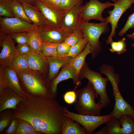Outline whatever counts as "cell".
<instances>
[{
	"instance_id": "2e32d148",
	"label": "cell",
	"mask_w": 134,
	"mask_h": 134,
	"mask_svg": "<svg viewBox=\"0 0 134 134\" xmlns=\"http://www.w3.org/2000/svg\"><path fill=\"white\" fill-rule=\"evenodd\" d=\"M0 73L7 86L22 98H28L21 88L16 72L8 66L0 67Z\"/></svg>"
},
{
	"instance_id": "ee69618b",
	"label": "cell",
	"mask_w": 134,
	"mask_h": 134,
	"mask_svg": "<svg viewBox=\"0 0 134 134\" xmlns=\"http://www.w3.org/2000/svg\"><path fill=\"white\" fill-rule=\"evenodd\" d=\"M95 134H106L104 127L103 128L99 131L95 133Z\"/></svg>"
},
{
	"instance_id": "83f0119b",
	"label": "cell",
	"mask_w": 134,
	"mask_h": 134,
	"mask_svg": "<svg viewBox=\"0 0 134 134\" xmlns=\"http://www.w3.org/2000/svg\"><path fill=\"white\" fill-rule=\"evenodd\" d=\"M58 44L43 41L41 49V54L46 57L58 56L57 50Z\"/></svg>"
},
{
	"instance_id": "6da1fadb",
	"label": "cell",
	"mask_w": 134,
	"mask_h": 134,
	"mask_svg": "<svg viewBox=\"0 0 134 134\" xmlns=\"http://www.w3.org/2000/svg\"><path fill=\"white\" fill-rule=\"evenodd\" d=\"M13 118L26 120L45 134H61L64 107L56 99L28 97L12 109Z\"/></svg>"
},
{
	"instance_id": "4316f807",
	"label": "cell",
	"mask_w": 134,
	"mask_h": 134,
	"mask_svg": "<svg viewBox=\"0 0 134 134\" xmlns=\"http://www.w3.org/2000/svg\"><path fill=\"white\" fill-rule=\"evenodd\" d=\"M106 123V134H123L118 119L112 117Z\"/></svg>"
},
{
	"instance_id": "e575fe53",
	"label": "cell",
	"mask_w": 134,
	"mask_h": 134,
	"mask_svg": "<svg viewBox=\"0 0 134 134\" xmlns=\"http://www.w3.org/2000/svg\"><path fill=\"white\" fill-rule=\"evenodd\" d=\"M83 38V32H74L67 37L64 41L68 45L72 46Z\"/></svg>"
},
{
	"instance_id": "681fc988",
	"label": "cell",
	"mask_w": 134,
	"mask_h": 134,
	"mask_svg": "<svg viewBox=\"0 0 134 134\" xmlns=\"http://www.w3.org/2000/svg\"><path fill=\"white\" fill-rule=\"evenodd\" d=\"M44 0V1H46L47 2H48V3H50V2H49V0Z\"/></svg>"
},
{
	"instance_id": "ac0fdd59",
	"label": "cell",
	"mask_w": 134,
	"mask_h": 134,
	"mask_svg": "<svg viewBox=\"0 0 134 134\" xmlns=\"http://www.w3.org/2000/svg\"><path fill=\"white\" fill-rule=\"evenodd\" d=\"M49 67L48 80L50 83L56 77L60 68L69 64L72 58L67 56H59L46 57Z\"/></svg>"
},
{
	"instance_id": "cb8c5ba5",
	"label": "cell",
	"mask_w": 134,
	"mask_h": 134,
	"mask_svg": "<svg viewBox=\"0 0 134 134\" xmlns=\"http://www.w3.org/2000/svg\"><path fill=\"white\" fill-rule=\"evenodd\" d=\"M123 134H134V119L131 115L124 114L118 119Z\"/></svg>"
},
{
	"instance_id": "f5cc1de1",
	"label": "cell",
	"mask_w": 134,
	"mask_h": 134,
	"mask_svg": "<svg viewBox=\"0 0 134 134\" xmlns=\"http://www.w3.org/2000/svg\"><path fill=\"white\" fill-rule=\"evenodd\" d=\"M18 0V1H20V0ZM20 2H21V1H20Z\"/></svg>"
},
{
	"instance_id": "7c38bea8",
	"label": "cell",
	"mask_w": 134,
	"mask_h": 134,
	"mask_svg": "<svg viewBox=\"0 0 134 134\" xmlns=\"http://www.w3.org/2000/svg\"><path fill=\"white\" fill-rule=\"evenodd\" d=\"M0 30L7 34L22 32L30 31L37 26L16 17H0Z\"/></svg>"
},
{
	"instance_id": "9c48e42d",
	"label": "cell",
	"mask_w": 134,
	"mask_h": 134,
	"mask_svg": "<svg viewBox=\"0 0 134 134\" xmlns=\"http://www.w3.org/2000/svg\"><path fill=\"white\" fill-rule=\"evenodd\" d=\"M133 3H134V0H117L113 3L114 7L113 10L107 11L109 16L104 18L106 22L111 24V30L106 41V44H109L113 40V37L115 36L116 30L120 18L126 11L131 7Z\"/></svg>"
},
{
	"instance_id": "9a60e30c",
	"label": "cell",
	"mask_w": 134,
	"mask_h": 134,
	"mask_svg": "<svg viewBox=\"0 0 134 134\" xmlns=\"http://www.w3.org/2000/svg\"><path fill=\"white\" fill-rule=\"evenodd\" d=\"M14 41L9 34H6L0 39L2 49L0 53V67L7 66L18 53Z\"/></svg>"
},
{
	"instance_id": "ffe728a7",
	"label": "cell",
	"mask_w": 134,
	"mask_h": 134,
	"mask_svg": "<svg viewBox=\"0 0 134 134\" xmlns=\"http://www.w3.org/2000/svg\"><path fill=\"white\" fill-rule=\"evenodd\" d=\"M21 3L26 15L33 24L37 27L46 24L42 13L37 8L25 3Z\"/></svg>"
},
{
	"instance_id": "7dc6e473",
	"label": "cell",
	"mask_w": 134,
	"mask_h": 134,
	"mask_svg": "<svg viewBox=\"0 0 134 134\" xmlns=\"http://www.w3.org/2000/svg\"><path fill=\"white\" fill-rule=\"evenodd\" d=\"M29 134H44L41 132L36 130L30 133Z\"/></svg>"
},
{
	"instance_id": "5bb4252c",
	"label": "cell",
	"mask_w": 134,
	"mask_h": 134,
	"mask_svg": "<svg viewBox=\"0 0 134 134\" xmlns=\"http://www.w3.org/2000/svg\"><path fill=\"white\" fill-rule=\"evenodd\" d=\"M79 77V75L69 63L63 67L58 75L50 83L49 97L56 99L57 96L58 85L60 82L64 80L71 79L74 84L78 86L80 83Z\"/></svg>"
},
{
	"instance_id": "d6a6232c",
	"label": "cell",
	"mask_w": 134,
	"mask_h": 134,
	"mask_svg": "<svg viewBox=\"0 0 134 134\" xmlns=\"http://www.w3.org/2000/svg\"><path fill=\"white\" fill-rule=\"evenodd\" d=\"M36 130L29 122L20 119L18 128L15 134H29Z\"/></svg>"
},
{
	"instance_id": "8d00e7d4",
	"label": "cell",
	"mask_w": 134,
	"mask_h": 134,
	"mask_svg": "<svg viewBox=\"0 0 134 134\" xmlns=\"http://www.w3.org/2000/svg\"><path fill=\"white\" fill-rule=\"evenodd\" d=\"M16 47L17 53L20 55H28L35 52L28 43L18 44Z\"/></svg>"
},
{
	"instance_id": "52a82bcc",
	"label": "cell",
	"mask_w": 134,
	"mask_h": 134,
	"mask_svg": "<svg viewBox=\"0 0 134 134\" xmlns=\"http://www.w3.org/2000/svg\"><path fill=\"white\" fill-rule=\"evenodd\" d=\"M100 73L91 70L87 64L83 69L81 78H86L93 85L99 96L100 100L103 107H105L110 103V100L106 90L108 78L103 77Z\"/></svg>"
},
{
	"instance_id": "d590c367",
	"label": "cell",
	"mask_w": 134,
	"mask_h": 134,
	"mask_svg": "<svg viewBox=\"0 0 134 134\" xmlns=\"http://www.w3.org/2000/svg\"><path fill=\"white\" fill-rule=\"evenodd\" d=\"M81 0H61L58 7L65 11H68L77 5L83 3Z\"/></svg>"
},
{
	"instance_id": "bcb514c9",
	"label": "cell",
	"mask_w": 134,
	"mask_h": 134,
	"mask_svg": "<svg viewBox=\"0 0 134 134\" xmlns=\"http://www.w3.org/2000/svg\"><path fill=\"white\" fill-rule=\"evenodd\" d=\"M126 36L128 38L132 40H134V32L131 34H127Z\"/></svg>"
},
{
	"instance_id": "7a4b0ae2",
	"label": "cell",
	"mask_w": 134,
	"mask_h": 134,
	"mask_svg": "<svg viewBox=\"0 0 134 134\" xmlns=\"http://www.w3.org/2000/svg\"><path fill=\"white\" fill-rule=\"evenodd\" d=\"M17 74L20 86L28 98L49 97L50 83L44 73L29 68Z\"/></svg>"
},
{
	"instance_id": "74e56055",
	"label": "cell",
	"mask_w": 134,
	"mask_h": 134,
	"mask_svg": "<svg viewBox=\"0 0 134 134\" xmlns=\"http://www.w3.org/2000/svg\"><path fill=\"white\" fill-rule=\"evenodd\" d=\"M131 28L134 29V12L129 16L125 26L119 33V35L123 36L127 31Z\"/></svg>"
},
{
	"instance_id": "4dcf8cb0",
	"label": "cell",
	"mask_w": 134,
	"mask_h": 134,
	"mask_svg": "<svg viewBox=\"0 0 134 134\" xmlns=\"http://www.w3.org/2000/svg\"><path fill=\"white\" fill-rule=\"evenodd\" d=\"M88 42L87 40L84 38L71 47L69 52L66 56L72 58L75 57L84 50Z\"/></svg>"
},
{
	"instance_id": "816d5d0a",
	"label": "cell",
	"mask_w": 134,
	"mask_h": 134,
	"mask_svg": "<svg viewBox=\"0 0 134 134\" xmlns=\"http://www.w3.org/2000/svg\"><path fill=\"white\" fill-rule=\"evenodd\" d=\"M132 47H134V43H133L132 44Z\"/></svg>"
},
{
	"instance_id": "3957f363",
	"label": "cell",
	"mask_w": 134,
	"mask_h": 134,
	"mask_svg": "<svg viewBox=\"0 0 134 134\" xmlns=\"http://www.w3.org/2000/svg\"><path fill=\"white\" fill-rule=\"evenodd\" d=\"M75 108L78 113L84 115H100L102 106L100 101L95 102L99 94L89 81L86 86L76 92Z\"/></svg>"
},
{
	"instance_id": "484cf974",
	"label": "cell",
	"mask_w": 134,
	"mask_h": 134,
	"mask_svg": "<svg viewBox=\"0 0 134 134\" xmlns=\"http://www.w3.org/2000/svg\"><path fill=\"white\" fill-rule=\"evenodd\" d=\"M29 32L28 43L36 53L41 54V49L43 41L38 32L37 28Z\"/></svg>"
},
{
	"instance_id": "30bf717a",
	"label": "cell",
	"mask_w": 134,
	"mask_h": 134,
	"mask_svg": "<svg viewBox=\"0 0 134 134\" xmlns=\"http://www.w3.org/2000/svg\"><path fill=\"white\" fill-rule=\"evenodd\" d=\"M113 6L110 1L102 3L98 0H90L86 3L82 12L83 21L89 22L92 19L99 20L101 22L106 21L102 16V13L105 9Z\"/></svg>"
},
{
	"instance_id": "e0dca14e",
	"label": "cell",
	"mask_w": 134,
	"mask_h": 134,
	"mask_svg": "<svg viewBox=\"0 0 134 134\" xmlns=\"http://www.w3.org/2000/svg\"><path fill=\"white\" fill-rule=\"evenodd\" d=\"M25 99L6 86L0 92V113L7 109H15Z\"/></svg>"
},
{
	"instance_id": "f6af8a7d",
	"label": "cell",
	"mask_w": 134,
	"mask_h": 134,
	"mask_svg": "<svg viewBox=\"0 0 134 134\" xmlns=\"http://www.w3.org/2000/svg\"><path fill=\"white\" fill-rule=\"evenodd\" d=\"M61 0H54L53 4L58 7L60 5Z\"/></svg>"
},
{
	"instance_id": "ab89813d",
	"label": "cell",
	"mask_w": 134,
	"mask_h": 134,
	"mask_svg": "<svg viewBox=\"0 0 134 134\" xmlns=\"http://www.w3.org/2000/svg\"><path fill=\"white\" fill-rule=\"evenodd\" d=\"M77 86H76L74 90L67 91L64 95V100L67 104H72L75 102L76 99V94L75 90Z\"/></svg>"
},
{
	"instance_id": "4fadbf2b",
	"label": "cell",
	"mask_w": 134,
	"mask_h": 134,
	"mask_svg": "<svg viewBox=\"0 0 134 134\" xmlns=\"http://www.w3.org/2000/svg\"><path fill=\"white\" fill-rule=\"evenodd\" d=\"M82 4H79L66 11L63 19L62 28L69 29L72 32H83L82 12L84 5Z\"/></svg>"
},
{
	"instance_id": "8fae6325",
	"label": "cell",
	"mask_w": 134,
	"mask_h": 134,
	"mask_svg": "<svg viewBox=\"0 0 134 134\" xmlns=\"http://www.w3.org/2000/svg\"><path fill=\"white\" fill-rule=\"evenodd\" d=\"M37 27L43 41L57 43L64 41L66 38L72 33L67 29L55 28L46 24Z\"/></svg>"
},
{
	"instance_id": "11a10c76",
	"label": "cell",
	"mask_w": 134,
	"mask_h": 134,
	"mask_svg": "<svg viewBox=\"0 0 134 134\" xmlns=\"http://www.w3.org/2000/svg\"><path fill=\"white\" fill-rule=\"evenodd\" d=\"M82 0V1H83V0Z\"/></svg>"
},
{
	"instance_id": "db71d44e",
	"label": "cell",
	"mask_w": 134,
	"mask_h": 134,
	"mask_svg": "<svg viewBox=\"0 0 134 134\" xmlns=\"http://www.w3.org/2000/svg\"><path fill=\"white\" fill-rule=\"evenodd\" d=\"M133 68H134V66Z\"/></svg>"
},
{
	"instance_id": "f1b7e54d",
	"label": "cell",
	"mask_w": 134,
	"mask_h": 134,
	"mask_svg": "<svg viewBox=\"0 0 134 134\" xmlns=\"http://www.w3.org/2000/svg\"><path fill=\"white\" fill-rule=\"evenodd\" d=\"M0 133L10 124L13 118L12 109H7L0 113Z\"/></svg>"
},
{
	"instance_id": "f546056e",
	"label": "cell",
	"mask_w": 134,
	"mask_h": 134,
	"mask_svg": "<svg viewBox=\"0 0 134 134\" xmlns=\"http://www.w3.org/2000/svg\"><path fill=\"white\" fill-rule=\"evenodd\" d=\"M126 40V38L124 37L117 41H112L109 44L111 46L109 50L112 53L116 52L118 54L124 53L127 50Z\"/></svg>"
},
{
	"instance_id": "d6986e66",
	"label": "cell",
	"mask_w": 134,
	"mask_h": 134,
	"mask_svg": "<svg viewBox=\"0 0 134 134\" xmlns=\"http://www.w3.org/2000/svg\"><path fill=\"white\" fill-rule=\"evenodd\" d=\"M28 55L29 68L44 73L48 65L46 58L41 54L35 52Z\"/></svg>"
},
{
	"instance_id": "1f68e13d",
	"label": "cell",
	"mask_w": 134,
	"mask_h": 134,
	"mask_svg": "<svg viewBox=\"0 0 134 134\" xmlns=\"http://www.w3.org/2000/svg\"><path fill=\"white\" fill-rule=\"evenodd\" d=\"M12 0H0V17H14L11 10Z\"/></svg>"
},
{
	"instance_id": "60d3db41",
	"label": "cell",
	"mask_w": 134,
	"mask_h": 134,
	"mask_svg": "<svg viewBox=\"0 0 134 134\" xmlns=\"http://www.w3.org/2000/svg\"><path fill=\"white\" fill-rule=\"evenodd\" d=\"M20 119L13 118L9 127L4 131L5 134H15L17 130Z\"/></svg>"
},
{
	"instance_id": "277c9868",
	"label": "cell",
	"mask_w": 134,
	"mask_h": 134,
	"mask_svg": "<svg viewBox=\"0 0 134 134\" xmlns=\"http://www.w3.org/2000/svg\"><path fill=\"white\" fill-rule=\"evenodd\" d=\"M114 69L110 68L107 70L104 74L107 77L112 85L115 104L113 111L110 114L112 117L119 119L122 115L128 114L134 119V110L133 107L124 98L120 91L119 75L114 72Z\"/></svg>"
},
{
	"instance_id": "7402d4cb",
	"label": "cell",
	"mask_w": 134,
	"mask_h": 134,
	"mask_svg": "<svg viewBox=\"0 0 134 134\" xmlns=\"http://www.w3.org/2000/svg\"><path fill=\"white\" fill-rule=\"evenodd\" d=\"M91 53V45L88 42L85 47L80 53L75 57L72 58L69 63L78 75L81 69L85 65L86 57Z\"/></svg>"
},
{
	"instance_id": "ba28073f",
	"label": "cell",
	"mask_w": 134,
	"mask_h": 134,
	"mask_svg": "<svg viewBox=\"0 0 134 134\" xmlns=\"http://www.w3.org/2000/svg\"><path fill=\"white\" fill-rule=\"evenodd\" d=\"M35 6L41 12L46 24L55 28L62 27L63 19L67 11L43 0H35Z\"/></svg>"
},
{
	"instance_id": "f907efd6",
	"label": "cell",
	"mask_w": 134,
	"mask_h": 134,
	"mask_svg": "<svg viewBox=\"0 0 134 134\" xmlns=\"http://www.w3.org/2000/svg\"><path fill=\"white\" fill-rule=\"evenodd\" d=\"M114 3L117 0H111Z\"/></svg>"
},
{
	"instance_id": "f35d334b",
	"label": "cell",
	"mask_w": 134,
	"mask_h": 134,
	"mask_svg": "<svg viewBox=\"0 0 134 134\" xmlns=\"http://www.w3.org/2000/svg\"><path fill=\"white\" fill-rule=\"evenodd\" d=\"M71 47L65 41L58 43L57 48L58 56H67L69 52Z\"/></svg>"
},
{
	"instance_id": "d4e9b609",
	"label": "cell",
	"mask_w": 134,
	"mask_h": 134,
	"mask_svg": "<svg viewBox=\"0 0 134 134\" xmlns=\"http://www.w3.org/2000/svg\"><path fill=\"white\" fill-rule=\"evenodd\" d=\"M11 7L13 14L15 17L32 24L26 15L21 2L17 0H12Z\"/></svg>"
},
{
	"instance_id": "c3c4849f",
	"label": "cell",
	"mask_w": 134,
	"mask_h": 134,
	"mask_svg": "<svg viewBox=\"0 0 134 134\" xmlns=\"http://www.w3.org/2000/svg\"><path fill=\"white\" fill-rule=\"evenodd\" d=\"M49 2L51 4H53V2L54 0H49Z\"/></svg>"
},
{
	"instance_id": "836d02e7",
	"label": "cell",
	"mask_w": 134,
	"mask_h": 134,
	"mask_svg": "<svg viewBox=\"0 0 134 134\" xmlns=\"http://www.w3.org/2000/svg\"><path fill=\"white\" fill-rule=\"evenodd\" d=\"M13 40L18 44L28 43L29 38V32H22L9 34Z\"/></svg>"
},
{
	"instance_id": "5b68a950",
	"label": "cell",
	"mask_w": 134,
	"mask_h": 134,
	"mask_svg": "<svg viewBox=\"0 0 134 134\" xmlns=\"http://www.w3.org/2000/svg\"><path fill=\"white\" fill-rule=\"evenodd\" d=\"M108 23L106 21L96 23L83 21L82 22L81 29L84 38H86L90 44L93 58L96 56L101 50V46L99 38L102 34L109 31Z\"/></svg>"
},
{
	"instance_id": "44dd1931",
	"label": "cell",
	"mask_w": 134,
	"mask_h": 134,
	"mask_svg": "<svg viewBox=\"0 0 134 134\" xmlns=\"http://www.w3.org/2000/svg\"><path fill=\"white\" fill-rule=\"evenodd\" d=\"M14 70L18 74L29 68L28 55L18 54L12 59L7 66Z\"/></svg>"
},
{
	"instance_id": "8992f818",
	"label": "cell",
	"mask_w": 134,
	"mask_h": 134,
	"mask_svg": "<svg viewBox=\"0 0 134 134\" xmlns=\"http://www.w3.org/2000/svg\"><path fill=\"white\" fill-rule=\"evenodd\" d=\"M65 116L80 124L85 129L87 134H92L94 131L102 125L110 120L112 116L109 114L104 115H84L76 113L64 107Z\"/></svg>"
},
{
	"instance_id": "b9f144b4",
	"label": "cell",
	"mask_w": 134,
	"mask_h": 134,
	"mask_svg": "<svg viewBox=\"0 0 134 134\" xmlns=\"http://www.w3.org/2000/svg\"><path fill=\"white\" fill-rule=\"evenodd\" d=\"M6 86L2 75L0 73V92L2 91Z\"/></svg>"
},
{
	"instance_id": "7bdbcfd3",
	"label": "cell",
	"mask_w": 134,
	"mask_h": 134,
	"mask_svg": "<svg viewBox=\"0 0 134 134\" xmlns=\"http://www.w3.org/2000/svg\"><path fill=\"white\" fill-rule=\"evenodd\" d=\"M21 2L25 3L35 6V0H20Z\"/></svg>"
},
{
	"instance_id": "603a6c76",
	"label": "cell",
	"mask_w": 134,
	"mask_h": 134,
	"mask_svg": "<svg viewBox=\"0 0 134 134\" xmlns=\"http://www.w3.org/2000/svg\"><path fill=\"white\" fill-rule=\"evenodd\" d=\"M84 127L80 126L71 119L66 117L62 125L61 134H86Z\"/></svg>"
}]
</instances>
